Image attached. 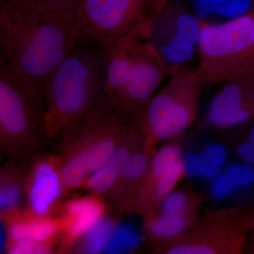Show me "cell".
Segmentation results:
<instances>
[{
	"label": "cell",
	"instance_id": "1",
	"mask_svg": "<svg viewBox=\"0 0 254 254\" xmlns=\"http://www.w3.org/2000/svg\"><path fill=\"white\" fill-rule=\"evenodd\" d=\"M79 35L75 22L26 0H1L0 65L43 88Z\"/></svg>",
	"mask_w": 254,
	"mask_h": 254
},
{
	"label": "cell",
	"instance_id": "2",
	"mask_svg": "<svg viewBox=\"0 0 254 254\" xmlns=\"http://www.w3.org/2000/svg\"><path fill=\"white\" fill-rule=\"evenodd\" d=\"M105 50L99 42L79 35L63 61L45 81L48 108L46 132L67 131L98 115L97 102L105 98Z\"/></svg>",
	"mask_w": 254,
	"mask_h": 254
},
{
	"label": "cell",
	"instance_id": "3",
	"mask_svg": "<svg viewBox=\"0 0 254 254\" xmlns=\"http://www.w3.org/2000/svg\"><path fill=\"white\" fill-rule=\"evenodd\" d=\"M197 54L203 85L254 75V11L221 23L201 18Z\"/></svg>",
	"mask_w": 254,
	"mask_h": 254
},
{
	"label": "cell",
	"instance_id": "4",
	"mask_svg": "<svg viewBox=\"0 0 254 254\" xmlns=\"http://www.w3.org/2000/svg\"><path fill=\"white\" fill-rule=\"evenodd\" d=\"M201 81L196 70H181L170 76L138 119L143 149L151 158L160 142L173 139L198 116Z\"/></svg>",
	"mask_w": 254,
	"mask_h": 254
},
{
	"label": "cell",
	"instance_id": "5",
	"mask_svg": "<svg viewBox=\"0 0 254 254\" xmlns=\"http://www.w3.org/2000/svg\"><path fill=\"white\" fill-rule=\"evenodd\" d=\"M168 0H85L76 18L78 35L102 45L148 41L155 18Z\"/></svg>",
	"mask_w": 254,
	"mask_h": 254
},
{
	"label": "cell",
	"instance_id": "6",
	"mask_svg": "<svg viewBox=\"0 0 254 254\" xmlns=\"http://www.w3.org/2000/svg\"><path fill=\"white\" fill-rule=\"evenodd\" d=\"M251 213L241 208L205 210L182 236L161 244L166 254H238L251 231Z\"/></svg>",
	"mask_w": 254,
	"mask_h": 254
},
{
	"label": "cell",
	"instance_id": "7",
	"mask_svg": "<svg viewBox=\"0 0 254 254\" xmlns=\"http://www.w3.org/2000/svg\"><path fill=\"white\" fill-rule=\"evenodd\" d=\"M43 94V88L0 65V129L4 140L23 141L46 132Z\"/></svg>",
	"mask_w": 254,
	"mask_h": 254
},
{
	"label": "cell",
	"instance_id": "8",
	"mask_svg": "<svg viewBox=\"0 0 254 254\" xmlns=\"http://www.w3.org/2000/svg\"><path fill=\"white\" fill-rule=\"evenodd\" d=\"M201 18L180 4H168L155 18L148 41L161 57L169 76L190 68L198 49Z\"/></svg>",
	"mask_w": 254,
	"mask_h": 254
},
{
	"label": "cell",
	"instance_id": "9",
	"mask_svg": "<svg viewBox=\"0 0 254 254\" xmlns=\"http://www.w3.org/2000/svg\"><path fill=\"white\" fill-rule=\"evenodd\" d=\"M82 123L92 143L72 155L64 165L62 179L68 189L79 187L110 160L119 146L118 143L134 122L113 113L110 117L93 115Z\"/></svg>",
	"mask_w": 254,
	"mask_h": 254
},
{
	"label": "cell",
	"instance_id": "10",
	"mask_svg": "<svg viewBox=\"0 0 254 254\" xmlns=\"http://www.w3.org/2000/svg\"><path fill=\"white\" fill-rule=\"evenodd\" d=\"M167 76L168 69L154 47L148 41H136L129 75L114 105V113L128 121H138Z\"/></svg>",
	"mask_w": 254,
	"mask_h": 254
},
{
	"label": "cell",
	"instance_id": "11",
	"mask_svg": "<svg viewBox=\"0 0 254 254\" xmlns=\"http://www.w3.org/2000/svg\"><path fill=\"white\" fill-rule=\"evenodd\" d=\"M184 157L179 142L173 141L157 149L130 206L146 218L156 213L165 198L187 177Z\"/></svg>",
	"mask_w": 254,
	"mask_h": 254
},
{
	"label": "cell",
	"instance_id": "12",
	"mask_svg": "<svg viewBox=\"0 0 254 254\" xmlns=\"http://www.w3.org/2000/svg\"><path fill=\"white\" fill-rule=\"evenodd\" d=\"M254 121V75L222 83L208 107L209 126L226 128Z\"/></svg>",
	"mask_w": 254,
	"mask_h": 254
},
{
	"label": "cell",
	"instance_id": "13",
	"mask_svg": "<svg viewBox=\"0 0 254 254\" xmlns=\"http://www.w3.org/2000/svg\"><path fill=\"white\" fill-rule=\"evenodd\" d=\"M138 41L129 39L103 45L105 50L104 93L112 108L126 85L131 67L133 46Z\"/></svg>",
	"mask_w": 254,
	"mask_h": 254
},
{
	"label": "cell",
	"instance_id": "14",
	"mask_svg": "<svg viewBox=\"0 0 254 254\" xmlns=\"http://www.w3.org/2000/svg\"><path fill=\"white\" fill-rule=\"evenodd\" d=\"M62 175L51 163L42 162L33 170L28 201L32 211L43 216L61 195Z\"/></svg>",
	"mask_w": 254,
	"mask_h": 254
},
{
	"label": "cell",
	"instance_id": "15",
	"mask_svg": "<svg viewBox=\"0 0 254 254\" xmlns=\"http://www.w3.org/2000/svg\"><path fill=\"white\" fill-rule=\"evenodd\" d=\"M142 137L141 130L136 123L127 137L126 143L119 145L110 160L87 180L88 189L96 193H103L116 185L127 160L136 150L135 143Z\"/></svg>",
	"mask_w": 254,
	"mask_h": 254
},
{
	"label": "cell",
	"instance_id": "16",
	"mask_svg": "<svg viewBox=\"0 0 254 254\" xmlns=\"http://www.w3.org/2000/svg\"><path fill=\"white\" fill-rule=\"evenodd\" d=\"M200 215V213L171 214L157 211L147 218V231L161 245L186 233Z\"/></svg>",
	"mask_w": 254,
	"mask_h": 254
},
{
	"label": "cell",
	"instance_id": "17",
	"mask_svg": "<svg viewBox=\"0 0 254 254\" xmlns=\"http://www.w3.org/2000/svg\"><path fill=\"white\" fill-rule=\"evenodd\" d=\"M254 185V166L241 162L224 168L212 181L210 198L222 199L235 192Z\"/></svg>",
	"mask_w": 254,
	"mask_h": 254
},
{
	"label": "cell",
	"instance_id": "18",
	"mask_svg": "<svg viewBox=\"0 0 254 254\" xmlns=\"http://www.w3.org/2000/svg\"><path fill=\"white\" fill-rule=\"evenodd\" d=\"M67 213L71 218L68 228L70 235L80 237L103 218V207L93 198H79L68 203Z\"/></svg>",
	"mask_w": 254,
	"mask_h": 254
},
{
	"label": "cell",
	"instance_id": "19",
	"mask_svg": "<svg viewBox=\"0 0 254 254\" xmlns=\"http://www.w3.org/2000/svg\"><path fill=\"white\" fill-rule=\"evenodd\" d=\"M205 200L206 197L190 186L177 188L165 198L158 211L171 214L200 213Z\"/></svg>",
	"mask_w": 254,
	"mask_h": 254
},
{
	"label": "cell",
	"instance_id": "20",
	"mask_svg": "<svg viewBox=\"0 0 254 254\" xmlns=\"http://www.w3.org/2000/svg\"><path fill=\"white\" fill-rule=\"evenodd\" d=\"M150 160V157L143 146L141 149L135 150L127 160L122 176L117 184L122 185L126 194L129 193L130 201L148 170Z\"/></svg>",
	"mask_w": 254,
	"mask_h": 254
},
{
	"label": "cell",
	"instance_id": "21",
	"mask_svg": "<svg viewBox=\"0 0 254 254\" xmlns=\"http://www.w3.org/2000/svg\"><path fill=\"white\" fill-rule=\"evenodd\" d=\"M56 226L53 222L46 219L29 222H15L10 226L9 236L13 242L29 240L44 244L54 235Z\"/></svg>",
	"mask_w": 254,
	"mask_h": 254
},
{
	"label": "cell",
	"instance_id": "22",
	"mask_svg": "<svg viewBox=\"0 0 254 254\" xmlns=\"http://www.w3.org/2000/svg\"><path fill=\"white\" fill-rule=\"evenodd\" d=\"M227 158L226 149L220 143H211L199 153V177L213 181L225 168Z\"/></svg>",
	"mask_w": 254,
	"mask_h": 254
},
{
	"label": "cell",
	"instance_id": "23",
	"mask_svg": "<svg viewBox=\"0 0 254 254\" xmlns=\"http://www.w3.org/2000/svg\"><path fill=\"white\" fill-rule=\"evenodd\" d=\"M115 226L111 220L100 219L82 236V250L87 254H98L105 251Z\"/></svg>",
	"mask_w": 254,
	"mask_h": 254
},
{
	"label": "cell",
	"instance_id": "24",
	"mask_svg": "<svg viewBox=\"0 0 254 254\" xmlns=\"http://www.w3.org/2000/svg\"><path fill=\"white\" fill-rule=\"evenodd\" d=\"M200 9L219 14H231L232 18L254 11L253 0H197Z\"/></svg>",
	"mask_w": 254,
	"mask_h": 254
},
{
	"label": "cell",
	"instance_id": "25",
	"mask_svg": "<svg viewBox=\"0 0 254 254\" xmlns=\"http://www.w3.org/2000/svg\"><path fill=\"white\" fill-rule=\"evenodd\" d=\"M139 235L129 225H116L105 252L109 254L123 253L133 250L140 243Z\"/></svg>",
	"mask_w": 254,
	"mask_h": 254
},
{
	"label": "cell",
	"instance_id": "26",
	"mask_svg": "<svg viewBox=\"0 0 254 254\" xmlns=\"http://www.w3.org/2000/svg\"><path fill=\"white\" fill-rule=\"evenodd\" d=\"M43 9L55 11L76 22L85 0H26Z\"/></svg>",
	"mask_w": 254,
	"mask_h": 254
},
{
	"label": "cell",
	"instance_id": "27",
	"mask_svg": "<svg viewBox=\"0 0 254 254\" xmlns=\"http://www.w3.org/2000/svg\"><path fill=\"white\" fill-rule=\"evenodd\" d=\"M21 191L18 184L13 181L5 182L0 190V209L1 212L14 210L21 201Z\"/></svg>",
	"mask_w": 254,
	"mask_h": 254
},
{
	"label": "cell",
	"instance_id": "28",
	"mask_svg": "<svg viewBox=\"0 0 254 254\" xmlns=\"http://www.w3.org/2000/svg\"><path fill=\"white\" fill-rule=\"evenodd\" d=\"M245 139L237 148V155L242 163L254 166V121Z\"/></svg>",
	"mask_w": 254,
	"mask_h": 254
},
{
	"label": "cell",
	"instance_id": "29",
	"mask_svg": "<svg viewBox=\"0 0 254 254\" xmlns=\"http://www.w3.org/2000/svg\"><path fill=\"white\" fill-rule=\"evenodd\" d=\"M48 252L44 244L29 240L14 242L9 250V253L12 254H46Z\"/></svg>",
	"mask_w": 254,
	"mask_h": 254
},
{
	"label": "cell",
	"instance_id": "30",
	"mask_svg": "<svg viewBox=\"0 0 254 254\" xmlns=\"http://www.w3.org/2000/svg\"><path fill=\"white\" fill-rule=\"evenodd\" d=\"M187 177H199V153H190L185 154L184 157Z\"/></svg>",
	"mask_w": 254,
	"mask_h": 254
},
{
	"label": "cell",
	"instance_id": "31",
	"mask_svg": "<svg viewBox=\"0 0 254 254\" xmlns=\"http://www.w3.org/2000/svg\"><path fill=\"white\" fill-rule=\"evenodd\" d=\"M250 225H251V230H252V227L254 225V204L253 207V210L251 212V218H250Z\"/></svg>",
	"mask_w": 254,
	"mask_h": 254
},
{
	"label": "cell",
	"instance_id": "32",
	"mask_svg": "<svg viewBox=\"0 0 254 254\" xmlns=\"http://www.w3.org/2000/svg\"><path fill=\"white\" fill-rule=\"evenodd\" d=\"M251 231H252L253 233H252V243H253V247H254V225L253 227H252V230Z\"/></svg>",
	"mask_w": 254,
	"mask_h": 254
},
{
	"label": "cell",
	"instance_id": "33",
	"mask_svg": "<svg viewBox=\"0 0 254 254\" xmlns=\"http://www.w3.org/2000/svg\"><path fill=\"white\" fill-rule=\"evenodd\" d=\"M253 2H254V0H253Z\"/></svg>",
	"mask_w": 254,
	"mask_h": 254
}]
</instances>
